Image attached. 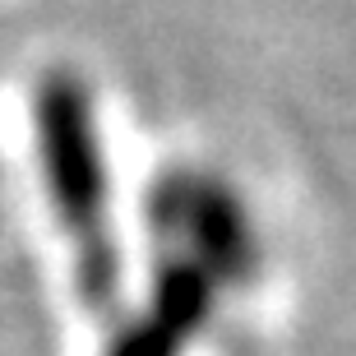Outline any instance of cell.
<instances>
[{
    "label": "cell",
    "instance_id": "obj_3",
    "mask_svg": "<svg viewBox=\"0 0 356 356\" xmlns=\"http://www.w3.org/2000/svg\"><path fill=\"white\" fill-rule=\"evenodd\" d=\"M222 287L185 259H162L148 277V301L134 319H125L102 356H185L195 338L218 315Z\"/></svg>",
    "mask_w": 356,
    "mask_h": 356
},
{
    "label": "cell",
    "instance_id": "obj_1",
    "mask_svg": "<svg viewBox=\"0 0 356 356\" xmlns=\"http://www.w3.org/2000/svg\"><path fill=\"white\" fill-rule=\"evenodd\" d=\"M33 158L51 209V222L65 232L79 287L92 305H111L120 287L116 250V185L106 158L102 111L92 88L74 70H51L33 88Z\"/></svg>",
    "mask_w": 356,
    "mask_h": 356
},
{
    "label": "cell",
    "instance_id": "obj_2",
    "mask_svg": "<svg viewBox=\"0 0 356 356\" xmlns=\"http://www.w3.org/2000/svg\"><path fill=\"white\" fill-rule=\"evenodd\" d=\"M148 232L162 259H185L218 287L241 291L259 273V232L241 190L204 167H172L144 199Z\"/></svg>",
    "mask_w": 356,
    "mask_h": 356
}]
</instances>
